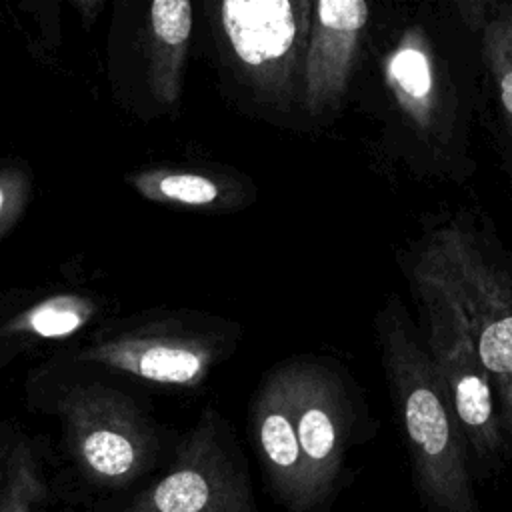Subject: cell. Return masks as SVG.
Returning <instances> with one entry per match:
<instances>
[{
  "instance_id": "13",
  "label": "cell",
  "mask_w": 512,
  "mask_h": 512,
  "mask_svg": "<svg viewBox=\"0 0 512 512\" xmlns=\"http://www.w3.org/2000/svg\"><path fill=\"white\" fill-rule=\"evenodd\" d=\"M124 182L152 204L196 212L238 210L254 192L242 174L212 164H142L128 170Z\"/></svg>"
},
{
  "instance_id": "17",
  "label": "cell",
  "mask_w": 512,
  "mask_h": 512,
  "mask_svg": "<svg viewBox=\"0 0 512 512\" xmlns=\"http://www.w3.org/2000/svg\"><path fill=\"white\" fill-rule=\"evenodd\" d=\"M32 198V166L20 156L0 158V242L20 224Z\"/></svg>"
},
{
  "instance_id": "11",
  "label": "cell",
  "mask_w": 512,
  "mask_h": 512,
  "mask_svg": "<svg viewBox=\"0 0 512 512\" xmlns=\"http://www.w3.org/2000/svg\"><path fill=\"white\" fill-rule=\"evenodd\" d=\"M370 18L362 0L312 2L302 72V112L322 118L340 108Z\"/></svg>"
},
{
  "instance_id": "9",
  "label": "cell",
  "mask_w": 512,
  "mask_h": 512,
  "mask_svg": "<svg viewBox=\"0 0 512 512\" xmlns=\"http://www.w3.org/2000/svg\"><path fill=\"white\" fill-rule=\"evenodd\" d=\"M116 304L96 288L68 282L0 292V370L32 352L80 340L114 318Z\"/></svg>"
},
{
  "instance_id": "3",
  "label": "cell",
  "mask_w": 512,
  "mask_h": 512,
  "mask_svg": "<svg viewBox=\"0 0 512 512\" xmlns=\"http://www.w3.org/2000/svg\"><path fill=\"white\" fill-rule=\"evenodd\" d=\"M232 326L190 310L152 308L110 318L48 362L162 388H196L234 350Z\"/></svg>"
},
{
  "instance_id": "16",
  "label": "cell",
  "mask_w": 512,
  "mask_h": 512,
  "mask_svg": "<svg viewBox=\"0 0 512 512\" xmlns=\"http://www.w3.org/2000/svg\"><path fill=\"white\" fill-rule=\"evenodd\" d=\"M46 484L34 450L22 436L8 444L0 472V512H36Z\"/></svg>"
},
{
  "instance_id": "15",
  "label": "cell",
  "mask_w": 512,
  "mask_h": 512,
  "mask_svg": "<svg viewBox=\"0 0 512 512\" xmlns=\"http://www.w3.org/2000/svg\"><path fill=\"white\" fill-rule=\"evenodd\" d=\"M458 6L464 10L466 22L478 32L480 52L512 138V4L472 0Z\"/></svg>"
},
{
  "instance_id": "4",
  "label": "cell",
  "mask_w": 512,
  "mask_h": 512,
  "mask_svg": "<svg viewBox=\"0 0 512 512\" xmlns=\"http://www.w3.org/2000/svg\"><path fill=\"white\" fill-rule=\"evenodd\" d=\"M410 270L460 308L494 390L506 452L512 458V272L488 238L460 220L434 228Z\"/></svg>"
},
{
  "instance_id": "10",
  "label": "cell",
  "mask_w": 512,
  "mask_h": 512,
  "mask_svg": "<svg viewBox=\"0 0 512 512\" xmlns=\"http://www.w3.org/2000/svg\"><path fill=\"white\" fill-rule=\"evenodd\" d=\"M294 426L312 506L332 490L348 444L350 404L340 376L310 358H294Z\"/></svg>"
},
{
  "instance_id": "14",
  "label": "cell",
  "mask_w": 512,
  "mask_h": 512,
  "mask_svg": "<svg viewBox=\"0 0 512 512\" xmlns=\"http://www.w3.org/2000/svg\"><path fill=\"white\" fill-rule=\"evenodd\" d=\"M384 74L410 128L424 140L442 144L452 132V114L436 58L422 32L408 30L398 40L386 58Z\"/></svg>"
},
{
  "instance_id": "8",
  "label": "cell",
  "mask_w": 512,
  "mask_h": 512,
  "mask_svg": "<svg viewBox=\"0 0 512 512\" xmlns=\"http://www.w3.org/2000/svg\"><path fill=\"white\" fill-rule=\"evenodd\" d=\"M122 512H254L230 430L214 408L180 440L166 474Z\"/></svg>"
},
{
  "instance_id": "6",
  "label": "cell",
  "mask_w": 512,
  "mask_h": 512,
  "mask_svg": "<svg viewBox=\"0 0 512 512\" xmlns=\"http://www.w3.org/2000/svg\"><path fill=\"white\" fill-rule=\"evenodd\" d=\"M194 30L188 0H118L108 28V82L116 102L150 120L174 114Z\"/></svg>"
},
{
  "instance_id": "2",
  "label": "cell",
  "mask_w": 512,
  "mask_h": 512,
  "mask_svg": "<svg viewBox=\"0 0 512 512\" xmlns=\"http://www.w3.org/2000/svg\"><path fill=\"white\" fill-rule=\"evenodd\" d=\"M28 388L46 392L66 448L88 482L122 488L154 462L156 426L126 380L46 360L30 372Z\"/></svg>"
},
{
  "instance_id": "7",
  "label": "cell",
  "mask_w": 512,
  "mask_h": 512,
  "mask_svg": "<svg viewBox=\"0 0 512 512\" xmlns=\"http://www.w3.org/2000/svg\"><path fill=\"white\" fill-rule=\"evenodd\" d=\"M408 276L418 296V308L426 328V352L466 446L480 464L494 466L508 452L494 390L474 350L466 320L444 290L414 270Z\"/></svg>"
},
{
  "instance_id": "5",
  "label": "cell",
  "mask_w": 512,
  "mask_h": 512,
  "mask_svg": "<svg viewBox=\"0 0 512 512\" xmlns=\"http://www.w3.org/2000/svg\"><path fill=\"white\" fill-rule=\"evenodd\" d=\"M310 0H224L208 4L220 62L274 112L302 110Z\"/></svg>"
},
{
  "instance_id": "12",
  "label": "cell",
  "mask_w": 512,
  "mask_h": 512,
  "mask_svg": "<svg viewBox=\"0 0 512 512\" xmlns=\"http://www.w3.org/2000/svg\"><path fill=\"white\" fill-rule=\"evenodd\" d=\"M252 434L268 480L292 512L312 510L294 426V360L262 380L252 402Z\"/></svg>"
},
{
  "instance_id": "1",
  "label": "cell",
  "mask_w": 512,
  "mask_h": 512,
  "mask_svg": "<svg viewBox=\"0 0 512 512\" xmlns=\"http://www.w3.org/2000/svg\"><path fill=\"white\" fill-rule=\"evenodd\" d=\"M376 328L422 498L434 512H480L464 434L426 346L396 296L380 310Z\"/></svg>"
}]
</instances>
